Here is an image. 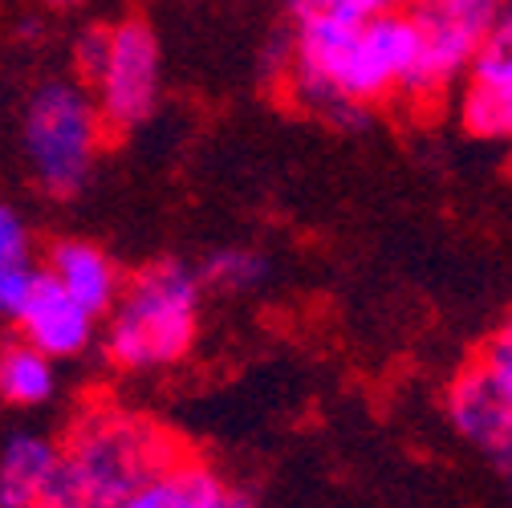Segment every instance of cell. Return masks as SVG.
<instances>
[{"label": "cell", "instance_id": "cell-1", "mask_svg": "<svg viewBox=\"0 0 512 508\" xmlns=\"http://www.w3.org/2000/svg\"><path fill=\"white\" fill-rule=\"evenodd\" d=\"M415 70L419 41L403 9L366 25L289 21L285 82L313 114L354 118L391 98H411Z\"/></svg>", "mask_w": 512, "mask_h": 508}, {"label": "cell", "instance_id": "cell-2", "mask_svg": "<svg viewBox=\"0 0 512 508\" xmlns=\"http://www.w3.org/2000/svg\"><path fill=\"white\" fill-rule=\"evenodd\" d=\"M187 448L151 415L122 403H90L61 435L57 508H102L159 476Z\"/></svg>", "mask_w": 512, "mask_h": 508}, {"label": "cell", "instance_id": "cell-3", "mask_svg": "<svg viewBox=\"0 0 512 508\" xmlns=\"http://www.w3.org/2000/svg\"><path fill=\"white\" fill-rule=\"evenodd\" d=\"M204 273L183 261H151L126 277L114 309L102 317V350L126 374L179 366L200 338Z\"/></svg>", "mask_w": 512, "mask_h": 508}, {"label": "cell", "instance_id": "cell-4", "mask_svg": "<svg viewBox=\"0 0 512 508\" xmlns=\"http://www.w3.org/2000/svg\"><path fill=\"white\" fill-rule=\"evenodd\" d=\"M106 131L86 82L49 78L33 86L21 110V159L37 192L49 200L78 196L98 167Z\"/></svg>", "mask_w": 512, "mask_h": 508}, {"label": "cell", "instance_id": "cell-5", "mask_svg": "<svg viewBox=\"0 0 512 508\" xmlns=\"http://www.w3.org/2000/svg\"><path fill=\"white\" fill-rule=\"evenodd\" d=\"M78 78L90 86L110 131L143 126L163 94V49L143 21L86 29L78 37Z\"/></svg>", "mask_w": 512, "mask_h": 508}, {"label": "cell", "instance_id": "cell-6", "mask_svg": "<svg viewBox=\"0 0 512 508\" xmlns=\"http://www.w3.org/2000/svg\"><path fill=\"white\" fill-rule=\"evenodd\" d=\"M403 13L411 17L419 41L411 98L435 102L460 94L500 25L504 0H403Z\"/></svg>", "mask_w": 512, "mask_h": 508}, {"label": "cell", "instance_id": "cell-7", "mask_svg": "<svg viewBox=\"0 0 512 508\" xmlns=\"http://www.w3.org/2000/svg\"><path fill=\"white\" fill-rule=\"evenodd\" d=\"M447 423L472 452L488 460V468L512 488V403L492 383V374L472 362L447 383Z\"/></svg>", "mask_w": 512, "mask_h": 508}, {"label": "cell", "instance_id": "cell-8", "mask_svg": "<svg viewBox=\"0 0 512 508\" xmlns=\"http://www.w3.org/2000/svg\"><path fill=\"white\" fill-rule=\"evenodd\" d=\"M5 322L13 326V338L53 354L57 362H70L86 354L94 342H102V317L86 309L74 293L61 289L49 273L37 277V285L25 293V301Z\"/></svg>", "mask_w": 512, "mask_h": 508}, {"label": "cell", "instance_id": "cell-9", "mask_svg": "<svg viewBox=\"0 0 512 508\" xmlns=\"http://www.w3.org/2000/svg\"><path fill=\"white\" fill-rule=\"evenodd\" d=\"M464 131L484 143H512V5H504L500 25L456 94Z\"/></svg>", "mask_w": 512, "mask_h": 508}, {"label": "cell", "instance_id": "cell-10", "mask_svg": "<svg viewBox=\"0 0 512 508\" xmlns=\"http://www.w3.org/2000/svg\"><path fill=\"white\" fill-rule=\"evenodd\" d=\"M61 435L13 427L0 443V508H41L57 500Z\"/></svg>", "mask_w": 512, "mask_h": 508}, {"label": "cell", "instance_id": "cell-11", "mask_svg": "<svg viewBox=\"0 0 512 508\" xmlns=\"http://www.w3.org/2000/svg\"><path fill=\"white\" fill-rule=\"evenodd\" d=\"M240 496L228 488V480L200 456L183 452L175 464H167L147 484L131 488L126 496L102 504V508H236Z\"/></svg>", "mask_w": 512, "mask_h": 508}, {"label": "cell", "instance_id": "cell-12", "mask_svg": "<svg viewBox=\"0 0 512 508\" xmlns=\"http://www.w3.org/2000/svg\"><path fill=\"white\" fill-rule=\"evenodd\" d=\"M45 273L74 293L86 309H94L98 317H106L126 285L122 269L114 265V257L106 248H98L94 240H82V236H66L57 240L49 252H45Z\"/></svg>", "mask_w": 512, "mask_h": 508}, {"label": "cell", "instance_id": "cell-13", "mask_svg": "<svg viewBox=\"0 0 512 508\" xmlns=\"http://www.w3.org/2000/svg\"><path fill=\"white\" fill-rule=\"evenodd\" d=\"M61 362L21 338H13L0 354V395L17 411H41L61 391Z\"/></svg>", "mask_w": 512, "mask_h": 508}, {"label": "cell", "instance_id": "cell-14", "mask_svg": "<svg viewBox=\"0 0 512 508\" xmlns=\"http://www.w3.org/2000/svg\"><path fill=\"white\" fill-rule=\"evenodd\" d=\"M45 273V261H37L33 252V228L29 220L5 204L0 208V313H13L25 293L37 285V277Z\"/></svg>", "mask_w": 512, "mask_h": 508}, {"label": "cell", "instance_id": "cell-15", "mask_svg": "<svg viewBox=\"0 0 512 508\" xmlns=\"http://www.w3.org/2000/svg\"><path fill=\"white\" fill-rule=\"evenodd\" d=\"M204 285L220 289V293H252L269 281V257L261 248H248V244H224L216 248L212 257L200 265Z\"/></svg>", "mask_w": 512, "mask_h": 508}, {"label": "cell", "instance_id": "cell-16", "mask_svg": "<svg viewBox=\"0 0 512 508\" xmlns=\"http://www.w3.org/2000/svg\"><path fill=\"white\" fill-rule=\"evenodd\" d=\"M403 9V0H293L289 21H334V25H366Z\"/></svg>", "mask_w": 512, "mask_h": 508}, {"label": "cell", "instance_id": "cell-17", "mask_svg": "<svg viewBox=\"0 0 512 508\" xmlns=\"http://www.w3.org/2000/svg\"><path fill=\"white\" fill-rule=\"evenodd\" d=\"M488 374H492V383L508 395V403H512V317H504V322L492 330V338L484 342V350H480V358H476Z\"/></svg>", "mask_w": 512, "mask_h": 508}, {"label": "cell", "instance_id": "cell-18", "mask_svg": "<svg viewBox=\"0 0 512 508\" xmlns=\"http://www.w3.org/2000/svg\"><path fill=\"white\" fill-rule=\"evenodd\" d=\"M45 5H49V9H78L82 0H45Z\"/></svg>", "mask_w": 512, "mask_h": 508}, {"label": "cell", "instance_id": "cell-19", "mask_svg": "<svg viewBox=\"0 0 512 508\" xmlns=\"http://www.w3.org/2000/svg\"><path fill=\"white\" fill-rule=\"evenodd\" d=\"M236 508H252V504H248V500H240V504H236Z\"/></svg>", "mask_w": 512, "mask_h": 508}, {"label": "cell", "instance_id": "cell-20", "mask_svg": "<svg viewBox=\"0 0 512 508\" xmlns=\"http://www.w3.org/2000/svg\"><path fill=\"white\" fill-rule=\"evenodd\" d=\"M41 508H57V504H41Z\"/></svg>", "mask_w": 512, "mask_h": 508}, {"label": "cell", "instance_id": "cell-21", "mask_svg": "<svg viewBox=\"0 0 512 508\" xmlns=\"http://www.w3.org/2000/svg\"><path fill=\"white\" fill-rule=\"evenodd\" d=\"M504 5H512V0H504Z\"/></svg>", "mask_w": 512, "mask_h": 508}]
</instances>
